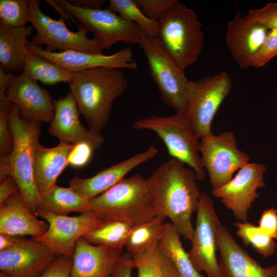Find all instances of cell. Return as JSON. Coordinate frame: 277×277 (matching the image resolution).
Masks as SVG:
<instances>
[{
  "mask_svg": "<svg viewBox=\"0 0 277 277\" xmlns=\"http://www.w3.org/2000/svg\"><path fill=\"white\" fill-rule=\"evenodd\" d=\"M21 238L22 236L0 234V251L7 250L15 247Z\"/></svg>",
  "mask_w": 277,
  "mask_h": 277,
  "instance_id": "cell-45",
  "label": "cell"
},
{
  "mask_svg": "<svg viewBox=\"0 0 277 277\" xmlns=\"http://www.w3.org/2000/svg\"><path fill=\"white\" fill-rule=\"evenodd\" d=\"M276 56L277 29H270L262 47L254 57L251 67H262Z\"/></svg>",
  "mask_w": 277,
  "mask_h": 277,
  "instance_id": "cell-36",
  "label": "cell"
},
{
  "mask_svg": "<svg viewBox=\"0 0 277 277\" xmlns=\"http://www.w3.org/2000/svg\"><path fill=\"white\" fill-rule=\"evenodd\" d=\"M200 152L202 166L208 173L212 190L229 182L234 173L249 163V155L239 149L234 133L212 132L201 138Z\"/></svg>",
  "mask_w": 277,
  "mask_h": 277,
  "instance_id": "cell-11",
  "label": "cell"
},
{
  "mask_svg": "<svg viewBox=\"0 0 277 277\" xmlns=\"http://www.w3.org/2000/svg\"><path fill=\"white\" fill-rule=\"evenodd\" d=\"M6 96L17 106L23 118L49 123L53 118L54 106L50 94L24 72L15 75Z\"/></svg>",
  "mask_w": 277,
  "mask_h": 277,
  "instance_id": "cell-18",
  "label": "cell"
},
{
  "mask_svg": "<svg viewBox=\"0 0 277 277\" xmlns=\"http://www.w3.org/2000/svg\"><path fill=\"white\" fill-rule=\"evenodd\" d=\"M72 263V258L58 256L39 277H70Z\"/></svg>",
  "mask_w": 277,
  "mask_h": 277,
  "instance_id": "cell-40",
  "label": "cell"
},
{
  "mask_svg": "<svg viewBox=\"0 0 277 277\" xmlns=\"http://www.w3.org/2000/svg\"><path fill=\"white\" fill-rule=\"evenodd\" d=\"M89 201L91 211L105 221L123 220L135 226L158 216L151 202L147 179L139 174L123 179Z\"/></svg>",
  "mask_w": 277,
  "mask_h": 277,
  "instance_id": "cell-4",
  "label": "cell"
},
{
  "mask_svg": "<svg viewBox=\"0 0 277 277\" xmlns=\"http://www.w3.org/2000/svg\"><path fill=\"white\" fill-rule=\"evenodd\" d=\"M216 234L221 277H277V264L262 266L236 243L221 222Z\"/></svg>",
  "mask_w": 277,
  "mask_h": 277,
  "instance_id": "cell-17",
  "label": "cell"
},
{
  "mask_svg": "<svg viewBox=\"0 0 277 277\" xmlns=\"http://www.w3.org/2000/svg\"><path fill=\"white\" fill-rule=\"evenodd\" d=\"M135 262L128 253H122L112 272L107 277H132Z\"/></svg>",
  "mask_w": 277,
  "mask_h": 277,
  "instance_id": "cell-42",
  "label": "cell"
},
{
  "mask_svg": "<svg viewBox=\"0 0 277 277\" xmlns=\"http://www.w3.org/2000/svg\"><path fill=\"white\" fill-rule=\"evenodd\" d=\"M12 105L6 96L0 97V155L6 157L11 153L14 141L9 127L8 116Z\"/></svg>",
  "mask_w": 277,
  "mask_h": 277,
  "instance_id": "cell-35",
  "label": "cell"
},
{
  "mask_svg": "<svg viewBox=\"0 0 277 277\" xmlns=\"http://www.w3.org/2000/svg\"><path fill=\"white\" fill-rule=\"evenodd\" d=\"M132 258L137 277H181L159 244Z\"/></svg>",
  "mask_w": 277,
  "mask_h": 277,
  "instance_id": "cell-31",
  "label": "cell"
},
{
  "mask_svg": "<svg viewBox=\"0 0 277 277\" xmlns=\"http://www.w3.org/2000/svg\"><path fill=\"white\" fill-rule=\"evenodd\" d=\"M49 224L39 221L27 208L20 191L0 204V234L16 236L44 234Z\"/></svg>",
  "mask_w": 277,
  "mask_h": 277,
  "instance_id": "cell-23",
  "label": "cell"
},
{
  "mask_svg": "<svg viewBox=\"0 0 277 277\" xmlns=\"http://www.w3.org/2000/svg\"><path fill=\"white\" fill-rule=\"evenodd\" d=\"M194 171L170 157L147 179L151 202L158 216L168 217L181 235L191 241V216L196 212L201 194Z\"/></svg>",
  "mask_w": 277,
  "mask_h": 277,
  "instance_id": "cell-1",
  "label": "cell"
},
{
  "mask_svg": "<svg viewBox=\"0 0 277 277\" xmlns=\"http://www.w3.org/2000/svg\"><path fill=\"white\" fill-rule=\"evenodd\" d=\"M29 19V1H0V23L14 27H23L26 26Z\"/></svg>",
  "mask_w": 277,
  "mask_h": 277,
  "instance_id": "cell-34",
  "label": "cell"
},
{
  "mask_svg": "<svg viewBox=\"0 0 277 277\" xmlns=\"http://www.w3.org/2000/svg\"><path fill=\"white\" fill-rule=\"evenodd\" d=\"M33 26L14 27L0 23V68L6 72H23L30 53L27 37L34 31Z\"/></svg>",
  "mask_w": 277,
  "mask_h": 277,
  "instance_id": "cell-25",
  "label": "cell"
},
{
  "mask_svg": "<svg viewBox=\"0 0 277 277\" xmlns=\"http://www.w3.org/2000/svg\"><path fill=\"white\" fill-rule=\"evenodd\" d=\"M74 6L89 9H101L105 0H68Z\"/></svg>",
  "mask_w": 277,
  "mask_h": 277,
  "instance_id": "cell-46",
  "label": "cell"
},
{
  "mask_svg": "<svg viewBox=\"0 0 277 277\" xmlns=\"http://www.w3.org/2000/svg\"><path fill=\"white\" fill-rule=\"evenodd\" d=\"M158 22L157 38L174 62L185 71L197 61L204 45L202 25L197 15L177 1Z\"/></svg>",
  "mask_w": 277,
  "mask_h": 277,
  "instance_id": "cell-5",
  "label": "cell"
},
{
  "mask_svg": "<svg viewBox=\"0 0 277 277\" xmlns=\"http://www.w3.org/2000/svg\"><path fill=\"white\" fill-rule=\"evenodd\" d=\"M74 145L60 142L47 148L40 144L34 149L33 158L34 180L39 195L56 185L58 176L68 165L69 153Z\"/></svg>",
  "mask_w": 277,
  "mask_h": 277,
  "instance_id": "cell-24",
  "label": "cell"
},
{
  "mask_svg": "<svg viewBox=\"0 0 277 277\" xmlns=\"http://www.w3.org/2000/svg\"><path fill=\"white\" fill-rule=\"evenodd\" d=\"M236 235L245 246H250L266 259L271 256L277 248L274 240L264 232L259 226L248 222H236Z\"/></svg>",
  "mask_w": 277,
  "mask_h": 277,
  "instance_id": "cell-33",
  "label": "cell"
},
{
  "mask_svg": "<svg viewBox=\"0 0 277 277\" xmlns=\"http://www.w3.org/2000/svg\"><path fill=\"white\" fill-rule=\"evenodd\" d=\"M166 219L156 216L150 221L133 226L125 245L127 252L133 256L159 244Z\"/></svg>",
  "mask_w": 277,
  "mask_h": 277,
  "instance_id": "cell-29",
  "label": "cell"
},
{
  "mask_svg": "<svg viewBox=\"0 0 277 277\" xmlns=\"http://www.w3.org/2000/svg\"><path fill=\"white\" fill-rule=\"evenodd\" d=\"M54 116L48 127L49 133L60 142L75 145L81 142L91 144L98 150L104 143L101 133L85 128L80 120V112L71 92L53 101Z\"/></svg>",
  "mask_w": 277,
  "mask_h": 277,
  "instance_id": "cell-19",
  "label": "cell"
},
{
  "mask_svg": "<svg viewBox=\"0 0 277 277\" xmlns=\"http://www.w3.org/2000/svg\"><path fill=\"white\" fill-rule=\"evenodd\" d=\"M23 72L31 79L50 86L62 82L70 84L74 74L44 57L30 52L25 58Z\"/></svg>",
  "mask_w": 277,
  "mask_h": 277,
  "instance_id": "cell-28",
  "label": "cell"
},
{
  "mask_svg": "<svg viewBox=\"0 0 277 277\" xmlns=\"http://www.w3.org/2000/svg\"><path fill=\"white\" fill-rule=\"evenodd\" d=\"M128 86L121 70L102 67L74 73L70 89L89 129L101 133L109 122L114 101Z\"/></svg>",
  "mask_w": 277,
  "mask_h": 277,
  "instance_id": "cell-2",
  "label": "cell"
},
{
  "mask_svg": "<svg viewBox=\"0 0 277 277\" xmlns=\"http://www.w3.org/2000/svg\"><path fill=\"white\" fill-rule=\"evenodd\" d=\"M180 233L169 222L165 223L159 246L174 265L181 277H205L197 271L184 249Z\"/></svg>",
  "mask_w": 277,
  "mask_h": 277,
  "instance_id": "cell-27",
  "label": "cell"
},
{
  "mask_svg": "<svg viewBox=\"0 0 277 277\" xmlns=\"http://www.w3.org/2000/svg\"><path fill=\"white\" fill-rule=\"evenodd\" d=\"M159 150L155 145L146 150L101 170L89 178L75 175L69 180V187L87 199L95 197L116 185L139 165L155 157Z\"/></svg>",
  "mask_w": 277,
  "mask_h": 277,
  "instance_id": "cell-21",
  "label": "cell"
},
{
  "mask_svg": "<svg viewBox=\"0 0 277 277\" xmlns=\"http://www.w3.org/2000/svg\"><path fill=\"white\" fill-rule=\"evenodd\" d=\"M267 169L264 164L249 162L227 184L212 190V194L219 199L239 222H248L249 210L259 197L257 190L266 185L264 174Z\"/></svg>",
  "mask_w": 277,
  "mask_h": 277,
  "instance_id": "cell-14",
  "label": "cell"
},
{
  "mask_svg": "<svg viewBox=\"0 0 277 277\" xmlns=\"http://www.w3.org/2000/svg\"><path fill=\"white\" fill-rule=\"evenodd\" d=\"M147 58L149 73L164 103L176 112H186L190 81L166 52L157 37L145 34L139 43Z\"/></svg>",
  "mask_w": 277,
  "mask_h": 277,
  "instance_id": "cell-7",
  "label": "cell"
},
{
  "mask_svg": "<svg viewBox=\"0 0 277 277\" xmlns=\"http://www.w3.org/2000/svg\"><path fill=\"white\" fill-rule=\"evenodd\" d=\"M41 1L29 0L30 22L36 30L31 43L38 47L45 45L50 52L76 50L87 53L102 54L100 43L94 37L89 38L88 29L79 23L77 30H70L65 19L56 20L45 14L40 8Z\"/></svg>",
  "mask_w": 277,
  "mask_h": 277,
  "instance_id": "cell-8",
  "label": "cell"
},
{
  "mask_svg": "<svg viewBox=\"0 0 277 277\" xmlns=\"http://www.w3.org/2000/svg\"><path fill=\"white\" fill-rule=\"evenodd\" d=\"M15 77L13 73L6 72L0 68V97L6 96L7 90Z\"/></svg>",
  "mask_w": 277,
  "mask_h": 277,
  "instance_id": "cell-44",
  "label": "cell"
},
{
  "mask_svg": "<svg viewBox=\"0 0 277 277\" xmlns=\"http://www.w3.org/2000/svg\"><path fill=\"white\" fill-rule=\"evenodd\" d=\"M135 130H149L162 140L170 157L176 159L192 169L197 180L204 181L206 173L200 152V142L184 112H176L169 116H150L141 118L132 126Z\"/></svg>",
  "mask_w": 277,
  "mask_h": 277,
  "instance_id": "cell-6",
  "label": "cell"
},
{
  "mask_svg": "<svg viewBox=\"0 0 277 277\" xmlns=\"http://www.w3.org/2000/svg\"><path fill=\"white\" fill-rule=\"evenodd\" d=\"M107 9L125 20L136 24L146 34L157 37L159 30L158 21L148 18L135 0H109Z\"/></svg>",
  "mask_w": 277,
  "mask_h": 277,
  "instance_id": "cell-32",
  "label": "cell"
},
{
  "mask_svg": "<svg viewBox=\"0 0 277 277\" xmlns=\"http://www.w3.org/2000/svg\"><path fill=\"white\" fill-rule=\"evenodd\" d=\"M45 2H46L48 4L51 5L52 7H53L55 10H56L60 14H61V17L64 18L66 21H68V19H70L72 20V21L76 24L77 26L78 25V23H77V21L75 19H73L71 17H70L68 14L54 0H46Z\"/></svg>",
  "mask_w": 277,
  "mask_h": 277,
  "instance_id": "cell-47",
  "label": "cell"
},
{
  "mask_svg": "<svg viewBox=\"0 0 277 277\" xmlns=\"http://www.w3.org/2000/svg\"><path fill=\"white\" fill-rule=\"evenodd\" d=\"M232 86L231 77L224 71L190 81L185 113L197 138L212 133L214 116Z\"/></svg>",
  "mask_w": 277,
  "mask_h": 277,
  "instance_id": "cell-9",
  "label": "cell"
},
{
  "mask_svg": "<svg viewBox=\"0 0 277 277\" xmlns=\"http://www.w3.org/2000/svg\"><path fill=\"white\" fill-rule=\"evenodd\" d=\"M20 191L15 181L10 175L1 181L0 204L10 196Z\"/></svg>",
  "mask_w": 277,
  "mask_h": 277,
  "instance_id": "cell-43",
  "label": "cell"
},
{
  "mask_svg": "<svg viewBox=\"0 0 277 277\" xmlns=\"http://www.w3.org/2000/svg\"><path fill=\"white\" fill-rule=\"evenodd\" d=\"M135 1L148 18L158 21L165 11L177 0H135Z\"/></svg>",
  "mask_w": 277,
  "mask_h": 277,
  "instance_id": "cell-39",
  "label": "cell"
},
{
  "mask_svg": "<svg viewBox=\"0 0 277 277\" xmlns=\"http://www.w3.org/2000/svg\"><path fill=\"white\" fill-rule=\"evenodd\" d=\"M68 15L86 26L100 43L102 50L116 43H140L146 33L136 24L128 22L108 9L81 8L67 0H55Z\"/></svg>",
  "mask_w": 277,
  "mask_h": 277,
  "instance_id": "cell-10",
  "label": "cell"
},
{
  "mask_svg": "<svg viewBox=\"0 0 277 277\" xmlns=\"http://www.w3.org/2000/svg\"><path fill=\"white\" fill-rule=\"evenodd\" d=\"M270 29L240 13L229 21L225 42L231 55L241 69L251 67Z\"/></svg>",
  "mask_w": 277,
  "mask_h": 277,
  "instance_id": "cell-20",
  "label": "cell"
},
{
  "mask_svg": "<svg viewBox=\"0 0 277 277\" xmlns=\"http://www.w3.org/2000/svg\"><path fill=\"white\" fill-rule=\"evenodd\" d=\"M245 15L269 29H277V2L269 3L259 9H251Z\"/></svg>",
  "mask_w": 277,
  "mask_h": 277,
  "instance_id": "cell-37",
  "label": "cell"
},
{
  "mask_svg": "<svg viewBox=\"0 0 277 277\" xmlns=\"http://www.w3.org/2000/svg\"><path fill=\"white\" fill-rule=\"evenodd\" d=\"M35 215L44 218L49 228L42 236L33 239L56 255L70 258H73L78 240L105 222L92 211L78 216H68L37 209Z\"/></svg>",
  "mask_w": 277,
  "mask_h": 277,
  "instance_id": "cell-13",
  "label": "cell"
},
{
  "mask_svg": "<svg viewBox=\"0 0 277 277\" xmlns=\"http://www.w3.org/2000/svg\"><path fill=\"white\" fill-rule=\"evenodd\" d=\"M8 123L14 146L10 155L1 157L0 180L13 177L26 206L35 215L40 195L33 177V158L34 149L39 144L41 122L21 117L17 106L12 103Z\"/></svg>",
  "mask_w": 277,
  "mask_h": 277,
  "instance_id": "cell-3",
  "label": "cell"
},
{
  "mask_svg": "<svg viewBox=\"0 0 277 277\" xmlns=\"http://www.w3.org/2000/svg\"><path fill=\"white\" fill-rule=\"evenodd\" d=\"M196 213L189 258L199 272L204 271L208 277H221L216 254V227L220 221L212 199L205 192H201Z\"/></svg>",
  "mask_w": 277,
  "mask_h": 277,
  "instance_id": "cell-12",
  "label": "cell"
},
{
  "mask_svg": "<svg viewBox=\"0 0 277 277\" xmlns=\"http://www.w3.org/2000/svg\"><path fill=\"white\" fill-rule=\"evenodd\" d=\"M133 226L125 221H106L86 233L82 238L90 244L106 246L122 251Z\"/></svg>",
  "mask_w": 277,
  "mask_h": 277,
  "instance_id": "cell-30",
  "label": "cell"
},
{
  "mask_svg": "<svg viewBox=\"0 0 277 277\" xmlns=\"http://www.w3.org/2000/svg\"><path fill=\"white\" fill-rule=\"evenodd\" d=\"M58 256L39 241L22 237L15 247L0 251V272L8 277H39Z\"/></svg>",
  "mask_w": 277,
  "mask_h": 277,
  "instance_id": "cell-16",
  "label": "cell"
},
{
  "mask_svg": "<svg viewBox=\"0 0 277 277\" xmlns=\"http://www.w3.org/2000/svg\"><path fill=\"white\" fill-rule=\"evenodd\" d=\"M97 150L95 146L87 142H81L74 145L69 155L68 165L76 168L86 166Z\"/></svg>",
  "mask_w": 277,
  "mask_h": 277,
  "instance_id": "cell-38",
  "label": "cell"
},
{
  "mask_svg": "<svg viewBox=\"0 0 277 277\" xmlns=\"http://www.w3.org/2000/svg\"><path fill=\"white\" fill-rule=\"evenodd\" d=\"M259 227L274 240H277V210L274 207L265 209L261 214Z\"/></svg>",
  "mask_w": 277,
  "mask_h": 277,
  "instance_id": "cell-41",
  "label": "cell"
},
{
  "mask_svg": "<svg viewBox=\"0 0 277 277\" xmlns=\"http://www.w3.org/2000/svg\"><path fill=\"white\" fill-rule=\"evenodd\" d=\"M37 209L61 215H67L71 212L83 213L91 211L88 199L70 187H62L56 184L40 195Z\"/></svg>",
  "mask_w": 277,
  "mask_h": 277,
  "instance_id": "cell-26",
  "label": "cell"
},
{
  "mask_svg": "<svg viewBox=\"0 0 277 277\" xmlns=\"http://www.w3.org/2000/svg\"><path fill=\"white\" fill-rule=\"evenodd\" d=\"M26 46L29 52L44 57L73 73L102 67L130 70L137 68L130 47L122 49L111 55H104L72 50L50 52L33 45L28 39Z\"/></svg>",
  "mask_w": 277,
  "mask_h": 277,
  "instance_id": "cell-15",
  "label": "cell"
},
{
  "mask_svg": "<svg viewBox=\"0 0 277 277\" xmlns=\"http://www.w3.org/2000/svg\"><path fill=\"white\" fill-rule=\"evenodd\" d=\"M122 254L121 250L90 244L82 237L76 244L70 277H107Z\"/></svg>",
  "mask_w": 277,
  "mask_h": 277,
  "instance_id": "cell-22",
  "label": "cell"
},
{
  "mask_svg": "<svg viewBox=\"0 0 277 277\" xmlns=\"http://www.w3.org/2000/svg\"><path fill=\"white\" fill-rule=\"evenodd\" d=\"M0 277H8V276L5 274L0 272Z\"/></svg>",
  "mask_w": 277,
  "mask_h": 277,
  "instance_id": "cell-48",
  "label": "cell"
}]
</instances>
